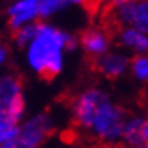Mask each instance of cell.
<instances>
[{
    "instance_id": "1",
    "label": "cell",
    "mask_w": 148,
    "mask_h": 148,
    "mask_svg": "<svg viewBox=\"0 0 148 148\" xmlns=\"http://www.w3.org/2000/svg\"><path fill=\"white\" fill-rule=\"evenodd\" d=\"M77 38L58 26L39 21L33 39L24 49L26 64L38 77L55 79L65 65V55L77 49Z\"/></svg>"
},
{
    "instance_id": "2",
    "label": "cell",
    "mask_w": 148,
    "mask_h": 148,
    "mask_svg": "<svg viewBox=\"0 0 148 148\" xmlns=\"http://www.w3.org/2000/svg\"><path fill=\"white\" fill-rule=\"evenodd\" d=\"M129 113L109 97L97 109L86 133L106 147H112L121 142L123 127Z\"/></svg>"
},
{
    "instance_id": "3",
    "label": "cell",
    "mask_w": 148,
    "mask_h": 148,
    "mask_svg": "<svg viewBox=\"0 0 148 148\" xmlns=\"http://www.w3.org/2000/svg\"><path fill=\"white\" fill-rule=\"evenodd\" d=\"M26 113L23 82L17 74H0V118L21 123Z\"/></svg>"
},
{
    "instance_id": "4",
    "label": "cell",
    "mask_w": 148,
    "mask_h": 148,
    "mask_svg": "<svg viewBox=\"0 0 148 148\" xmlns=\"http://www.w3.org/2000/svg\"><path fill=\"white\" fill-rule=\"evenodd\" d=\"M109 97L110 95L104 89L95 88V86L80 91L73 98V103H71V118H73L74 125L79 130L86 132L97 109Z\"/></svg>"
},
{
    "instance_id": "5",
    "label": "cell",
    "mask_w": 148,
    "mask_h": 148,
    "mask_svg": "<svg viewBox=\"0 0 148 148\" xmlns=\"http://www.w3.org/2000/svg\"><path fill=\"white\" fill-rule=\"evenodd\" d=\"M53 130H55V121L49 112L33 113L20 123L18 139L33 148H38L50 138Z\"/></svg>"
},
{
    "instance_id": "6",
    "label": "cell",
    "mask_w": 148,
    "mask_h": 148,
    "mask_svg": "<svg viewBox=\"0 0 148 148\" xmlns=\"http://www.w3.org/2000/svg\"><path fill=\"white\" fill-rule=\"evenodd\" d=\"M112 15L121 27H133L148 35V0H130Z\"/></svg>"
},
{
    "instance_id": "7",
    "label": "cell",
    "mask_w": 148,
    "mask_h": 148,
    "mask_svg": "<svg viewBox=\"0 0 148 148\" xmlns=\"http://www.w3.org/2000/svg\"><path fill=\"white\" fill-rule=\"evenodd\" d=\"M77 44L86 56L97 59L110 50L112 35L103 27H89L80 33Z\"/></svg>"
},
{
    "instance_id": "8",
    "label": "cell",
    "mask_w": 148,
    "mask_h": 148,
    "mask_svg": "<svg viewBox=\"0 0 148 148\" xmlns=\"http://www.w3.org/2000/svg\"><path fill=\"white\" fill-rule=\"evenodd\" d=\"M6 17L12 32L23 26L41 21L38 0H14L6 9Z\"/></svg>"
},
{
    "instance_id": "9",
    "label": "cell",
    "mask_w": 148,
    "mask_h": 148,
    "mask_svg": "<svg viewBox=\"0 0 148 148\" xmlns=\"http://www.w3.org/2000/svg\"><path fill=\"white\" fill-rule=\"evenodd\" d=\"M129 62L130 58L123 51L118 50H109L103 56L94 59L95 70L106 79H118L129 71Z\"/></svg>"
},
{
    "instance_id": "10",
    "label": "cell",
    "mask_w": 148,
    "mask_h": 148,
    "mask_svg": "<svg viewBox=\"0 0 148 148\" xmlns=\"http://www.w3.org/2000/svg\"><path fill=\"white\" fill-rule=\"evenodd\" d=\"M118 42L125 51L136 55H148V35L133 27H121L118 32Z\"/></svg>"
},
{
    "instance_id": "11",
    "label": "cell",
    "mask_w": 148,
    "mask_h": 148,
    "mask_svg": "<svg viewBox=\"0 0 148 148\" xmlns=\"http://www.w3.org/2000/svg\"><path fill=\"white\" fill-rule=\"evenodd\" d=\"M142 125H144V116L139 115H129L123 127V134H121V142L124 145L134 148L144 144L142 138Z\"/></svg>"
},
{
    "instance_id": "12",
    "label": "cell",
    "mask_w": 148,
    "mask_h": 148,
    "mask_svg": "<svg viewBox=\"0 0 148 148\" xmlns=\"http://www.w3.org/2000/svg\"><path fill=\"white\" fill-rule=\"evenodd\" d=\"M39 3V18L45 20L56 15L58 12L65 11L71 6H79L85 3V0H38Z\"/></svg>"
},
{
    "instance_id": "13",
    "label": "cell",
    "mask_w": 148,
    "mask_h": 148,
    "mask_svg": "<svg viewBox=\"0 0 148 148\" xmlns=\"http://www.w3.org/2000/svg\"><path fill=\"white\" fill-rule=\"evenodd\" d=\"M129 71L140 83H148V55H136L130 58Z\"/></svg>"
},
{
    "instance_id": "14",
    "label": "cell",
    "mask_w": 148,
    "mask_h": 148,
    "mask_svg": "<svg viewBox=\"0 0 148 148\" xmlns=\"http://www.w3.org/2000/svg\"><path fill=\"white\" fill-rule=\"evenodd\" d=\"M38 23H32V24H27V26H23V27H20V29L12 32V41H14V44L18 47V49L24 50L26 47H27V44L33 39V36H35V33H36Z\"/></svg>"
},
{
    "instance_id": "15",
    "label": "cell",
    "mask_w": 148,
    "mask_h": 148,
    "mask_svg": "<svg viewBox=\"0 0 148 148\" xmlns=\"http://www.w3.org/2000/svg\"><path fill=\"white\" fill-rule=\"evenodd\" d=\"M18 132H20L18 123H14V121L6 118H0V145L15 140L18 138Z\"/></svg>"
},
{
    "instance_id": "16",
    "label": "cell",
    "mask_w": 148,
    "mask_h": 148,
    "mask_svg": "<svg viewBox=\"0 0 148 148\" xmlns=\"http://www.w3.org/2000/svg\"><path fill=\"white\" fill-rule=\"evenodd\" d=\"M8 59H9V47L6 45L5 42L0 41V70L6 65Z\"/></svg>"
},
{
    "instance_id": "17",
    "label": "cell",
    "mask_w": 148,
    "mask_h": 148,
    "mask_svg": "<svg viewBox=\"0 0 148 148\" xmlns=\"http://www.w3.org/2000/svg\"><path fill=\"white\" fill-rule=\"evenodd\" d=\"M127 2H130V0H101V3L112 12L115 9H118V8H121L123 5H125Z\"/></svg>"
},
{
    "instance_id": "18",
    "label": "cell",
    "mask_w": 148,
    "mask_h": 148,
    "mask_svg": "<svg viewBox=\"0 0 148 148\" xmlns=\"http://www.w3.org/2000/svg\"><path fill=\"white\" fill-rule=\"evenodd\" d=\"M0 148H33L30 145H27L26 142H23L21 139H15V140H12V142H8V144H5V145H0Z\"/></svg>"
},
{
    "instance_id": "19",
    "label": "cell",
    "mask_w": 148,
    "mask_h": 148,
    "mask_svg": "<svg viewBox=\"0 0 148 148\" xmlns=\"http://www.w3.org/2000/svg\"><path fill=\"white\" fill-rule=\"evenodd\" d=\"M142 138L144 144H148V115L144 116V125H142Z\"/></svg>"
},
{
    "instance_id": "20",
    "label": "cell",
    "mask_w": 148,
    "mask_h": 148,
    "mask_svg": "<svg viewBox=\"0 0 148 148\" xmlns=\"http://www.w3.org/2000/svg\"><path fill=\"white\" fill-rule=\"evenodd\" d=\"M134 148H148V144H142V145H139V147H134Z\"/></svg>"
},
{
    "instance_id": "21",
    "label": "cell",
    "mask_w": 148,
    "mask_h": 148,
    "mask_svg": "<svg viewBox=\"0 0 148 148\" xmlns=\"http://www.w3.org/2000/svg\"><path fill=\"white\" fill-rule=\"evenodd\" d=\"M106 148H119V147H115V145H112V147H106Z\"/></svg>"
}]
</instances>
